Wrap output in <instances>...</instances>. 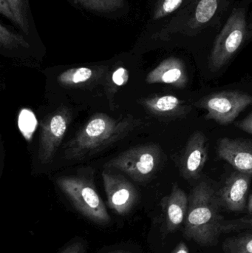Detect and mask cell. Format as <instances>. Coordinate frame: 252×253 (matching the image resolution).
Returning <instances> with one entry per match:
<instances>
[{
    "label": "cell",
    "mask_w": 252,
    "mask_h": 253,
    "mask_svg": "<svg viewBox=\"0 0 252 253\" xmlns=\"http://www.w3.org/2000/svg\"><path fill=\"white\" fill-rule=\"evenodd\" d=\"M142 126L141 120L132 117L114 119L108 114H95L67 143L64 157L70 160L90 157L125 138Z\"/></svg>",
    "instance_id": "6da1fadb"
},
{
    "label": "cell",
    "mask_w": 252,
    "mask_h": 253,
    "mask_svg": "<svg viewBox=\"0 0 252 253\" xmlns=\"http://www.w3.org/2000/svg\"><path fill=\"white\" fill-rule=\"evenodd\" d=\"M220 208L217 193L210 184L201 181L195 186L189 196L187 214L183 223L185 239L202 247L217 245L223 220Z\"/></svg>",
    "instance_id": "7a4b0ae2"
},
{
    "label": "cell",
    "mask_w": 252,
    "mask_h": 253,
    "mask_svg": "<svg viewBox=\"0 0 252 253\" xmlns=\"http://www.w3.org/2000/svg\"><path fill=\"white\" fill-rule=\"evenodd\" d=\"M56 184L84 217L96 224L109 222L106 207L90 180L81 176H63L57 178Z\"/></svg>",
    "instance_id": "3957f363"
},
{
    "label": "cell",
    "mask_w": 252,
    "mask_h": 253,
    "mask_svg": "<svg viewBox=\"0 0 252 253\" xmlns=\"http://www.w3.org/2000/svg\"><path fill=\"white\" fill-rule=\"evenodd\" d=\"M249 29L247 10L234 9L213 44L209 59L210 71H219L232 59L247 40Z\"/></svg>",
    "instance_id": "277c9868"
},
{
    "label": "cell",
    "mask_w": 252,
    "mask_h": 253,
    "mask_svg": "<svg viewBox=\"0 0 252 253\" xmlns=\"http://www.w3.org/2000/svg\"><path fill=\"white\" fill-rule=\"evenodd\" d=\"M161 161V147L157 144H146L122 152L105 167L118 169L138 182H144L156 172Z\"/></svg>",
    "instance_id": "5b68a950"
},
{
    "label": "cell",
    "mask_w": 252,
    "mask_h": 253,
    "mask_svg": "<svg viewBox=\"0 0 252 253\" xmlns=\"http://www.w3.org/2000/svg\"><path fill=\"white\" fill-rule=\"evenodd\" d=\"M252 105V96L238 90L223 91L207 95L194 103V106L205 110V119L221 126L233 123L246 108Z\"/></svg>",
    "instance_id": "8992f818"
},
{
    "label": "cell",
    "mask_w": 252,
    "mask_h": 253,
    "mask_svg": "<svg viewBox=\"0 0 252 253\" xmlns=\"http://www.w3.org/2000/svg\"><path fill=\"white\" fill-rule=\"evenodd\" d=\"M71 117V110L62 107L43 120L38 153L41 163L49 164L53 161L66 134Z\"/></svg>",
    "instance_id": "52a82bcc"
},
{
    "label": "cell",
    "mask_w": 252,
    "mask_h": 253,
    "mask_svg": "<svg viewBox=\"0 0 252 253\" xmlns=\"http://www.w3.org/2000/svg\"><path fill=\"white\" fill-rule=\"evenodd\" d=\"M102 178L109 208L118 215L130 212L139 199L134 185L118 174L103 172Z\"/></svg>",
    "instance_id": "ba28073f"
},
{
    "label": "cell",
    "mask_w": 252,
    "mask_h": 253,
    "mask_svg": "<svg viewBox=\"0 0 252 253\" xmlns=\"http://www.w3.org/2000/svg\"><path fill=\"white\" fill-rule=\"evenodd\" d=\"M208 158V144L205 134L195 131L189 137L180 161V174L184 179L196 180Z\"/></svg>",
    "instance_id": "9c48e42d"
},
{
    "label": "cell",
    "mask_w": 252,
    "mask_h": 253,
    "mask_svg": "<svg viewBox=\"0 0 252 253\" xmlns=\"http://www.w3.org/2000/svg\"><path fill=\"white\" fill-rule=\"evenodd\" d=\"M252 175L237 171L225 181L217 193L221 208L231 212H244L247 208V195Z\"/></svg>",
    "instance_id": "30bf717a"
},
{
    "label": "cell",
    "mask_w": 252,
    "mask_h": 253,
    "mask_svg": "<svg viewBox=\"0 0 252 253\" xmlns=\"http://www.w3.org/2000/svg\"><path fill=\"white\" fill-rule=\"evenodd\" d=\"M217 155L237 171L252 175V141L224 137L217 143Z\"/></svg>",
    "instance_id": "8fae6325"
},
{
    "label": "cell",
    "mask_w": 252,
    "mask_h": 253,
    "mask_svg": "<svg viewBox=\"0 0 252 253\" xmlns=\"http://www.w3.org/2000/svg\"><path fill=\"white\" fill-rule=\"evenodd\" d=\"M148 84H166L177 88H184L189 82L184 62L179 58L170 57L163 60L148 74Z\"/></svg>",
    "instance_id": "7c38bea8"
},
{
    "label": "cell",
    "mask_w": 252,
    "mask_h": 253,
    "mask_svg": "<svg viewBox=\"0 0 252 253\" xmlns=\"http://www.w3.org/2000/svg\"><path fill=\"white\" fill-rule=\"evenodd\" d=\"M189 207V196L174 184L171 193L162 200L166 230L174 233L184 223Z\"/></svg>",
    "instance_id": "4fadbf2b"
},
{
    "label": "cell",
    "mask_w": 252,
    "mask_h": 253,
    "mask_svg": "<svg viewBox=\"0 0 252 253\" xmlns=\"http://www.w3.org/2000/svg\"><path fill=\"white\" fill-rule=\"evenodd\" d=\"M144 108L155 117L177 119L186 117L192 108L186 102L173 95H161L145 98L141 102Z\"/></svg>",
    "instance_id": "5bb4252c"
},
{
    "label": "cell",
    "mask_w": 252,
    "mask_h": 253,
    "mask_svg": "<svg viewBox=\"0 0 252 253\" xmlns=\"http://www.w3.org/2000/svg\"><path fill=\"white\" fill-rule=\"evenodd\" d=\"M222 0H198L193 10L186 13V20L183 23V31L186 34H193L204 28L214 17Z\"/></svg>",
    "instance_id": "9a60e30c"
},
{
    "label": "cell",
    "mask_w": 252,
    "mask_h": 253,
    "mask_svg": "<svg viewBox=\"0 0 252 253\" xmlns=\"http://www.w3.org/2000/svg\"><path fill=\"white\" fill-rule=\"evenodd\" d=\"M94 75V71L91 68L81 67L71 68L62 73L58 77L59 84L64 86H75L84 84L90 81Z\"/></svg>",
    "instance_id": "2e32d148"
},
{
    "label": "cell",
    "mask_w": 252,
    "mask_h": 253,
    "mask_svg": "<svg viewBox=\"0 0 252 253\" xmlns=\"http://www.w3.org/2000/svg\"><path fill=\"white\" fill-rule=\"evenodd\" d=\"M222 249L224 253H252V233L227 238L222 245Z\"/></svg>",
    "instance_id": "e0dca14e"
},
{
    "label": "cell",
    "mask_w": 252,
    "mask_h": 253,
    "mask_svg": "<svg viewBox=\"0 0 252 253\" xmlns=\"http://www.w3.org/2000/svg\"><path fill=\"white\" fill-rule=\"evenodd\" d=\"M86 8L97 12H112L124 7V0H75Z\"/></svg>",
    "instance_id": "ac0fdd59"
},
{
    "label": "cell",
    "mask_w": 252,
    "mask_h": 253,
    "mask_svg": "<svg viewBox=\"0 0 252 253\" xmlns=\"http://www.w3.org/2000/svg\"><path fill=\"white\" fill-rule=\"evenodd\" d=\"M14 15L15 23L28 34L29 25L28 20V1L27 0H7Z\"/></svg>",
    "instance_id": "d6986e66"
},
{
    "label": "cell",
    "mask_w": 252,
    "mask_h": 253,
    "mask_svg": "<svg viewBox=\"0 0 252 253\" xmlns=\"http://www.w3.org/2000/svg\"><path fill=\"white\" fill-rule=\"evenodd\" d=\"M19 129L25 139L31 141L33 134L36 128L37 121L34 113L28 109H23L21 111L19 116Z\"/></svg>",
    "instance_id": "ffe728a7"
},
{
    "label": "cell",
    "mask_w": 252,
    "mask_h": 253,
    "mask_svg": "<svg viewBox=\"0 0 252 253\" xmlns=\"http://www.w3.org/2000/svg\"><path fill=\"white\" fill-rule=\"evenodd\" d=\"M0 44L5 48H12L18 46L29 47V44L22 36L9 31L2 24L0 25Z\"/></svg>",
    "instance_id": "44dd1931"
},
{
    "label": "cell",
    "mask_w": 252,
    "mask_h": 253,
    "mask_svg": "<svg viewBox=\"0 0 252 253\" xmlns=\"http://www.w3.org/2000/svg\"><path fill=\"white\" fill-rule=\"evenodd\" d=\"M241 230H252V217H242L232 220L223 219L220 224V231L222 233Z\"/></svg>",
    "instance_id": "7402d4cb"
},
{
    "label": "cell",
    "mask_w": 252,
    "mask_h": 253,
    "mask_svg": "<svg viewBox=\"0 0 252 253\" xmlns=\"http://www.w3.org/2000/svg\"><path fill=\"white\" fill-rule=\"evenodd\" d=\"M185 0H160L155 7L153 19H161L179 8Z\"/></svg>",
    "instance_id": "603a6c76"
},
{
    "label": "cell",
    "mask_w": 252,
    "mask_h": 253,
    "mask_svg": "<svg viewBox=\"0 0 252 253\" xmlns=\"http://www.w3.org/2000/svg\"><path fill=\"white\" fill-rule=\"evenodd\" d=\"M112 80L114 84L117 86L124 85L127 84L129 80V72L126 68H118L114 71L112 76Z\"/></svg>",
    "instance_id": "cb8c5ba5"
},
{
    "label": "cell",
    "mask_w": 252,
    "mask_h": 253,
    "mask_svg": "<svg viewBox=\"0 0 252 253\" xmlns=\"http://www.w3.org/2000/svg\"><path fill=\"white\" fill-rule=\"evenodd\" d=\"M85 244L82 242H75L71 244L60 253H85Z\"/></svg>",
    "instance_id": "d4e9b609"
},
{
    "label": "cell",
    "mask_w": 252,
    "mask_h": 253,
    "mask_svg": "<svg viewBox=\"0 0 252 253\" xmlns=\"http://www.w3.org/2000/svg\"><path fill=\"white\" fill-rule=\"evenodd\" d=\"M235 126L241 130L252 135V113L249 114L246 118L235 123Z\"/></svg>",
    "instance_id": "484cf974"
},
{
    "label": "cell",
    "mask_w": 252,
    "mask_h": 253,
    "mask_svg": "<svg viewBox=\"0 0 252 253\" xmlns=\"http://www.w3.org/2000/svg\"><path fill=\"white\" fill-rule=\"evenodd\" d=\"M0 13L15 22L14 15L7 0H0Z\"/></svg>",
    "instance_id": "4316f807"
},
{
    "label": "cell",
    "mask_w": 252,
    "mask_h": 253,
    "mask_svg": "<svg viewBox=\"0 0 252 253\" xmlns=\"http://www.w3.org/2000/svg\"><path fill=\"white\" fill-rule=\"evenodd\" d=\"M171 253H189V248L185 242H180Z\"/></svg>",
    "instance_id": "83f0119b"
},
{
    "label": "cell",
    "mask_w": 252,
    "mask_h": 253,
    "mask_svg": "<svg viewBox=\"0 0 252 253\" xmlns=\"http://www.w3.org/2000/svg\"><path fill=\"white\" fill-rule=\"evenodd\" d=\"M247 209L248 213L252 215V194L250 195V197H249Z\"/></svg>",
    "instance_id": "f1b7e54d"
},
{
    "label": "cell",
    "mask_w": 252,
    "mask_h": 253,
    "mask_svg": "<svg viewBox=\"0 0 252 253\" xmlns=\"http://www.w3.org/2000/svg\"><path fill=\"white\" fill-rule=\"evenodd\" d=\"M109 253H132L128 252V251H113V252H111Z\"/></svg>",
    "instance_id": "f546056e"
}]
</instances>
